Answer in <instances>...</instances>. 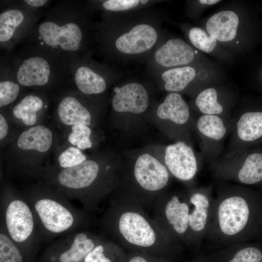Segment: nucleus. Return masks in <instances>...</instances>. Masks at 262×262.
<instances>
[{
    "instance_id": "nucleus-29",
    "label": "nucleus",
    "mask_w": 262,
    "mask_h": 262,
    "mask_svg": "<svg viewBox=\"0 0 262 262\" xmlns=\"http://www.w3.org/2000/svg\"><path fill=\"white\" fill-rule=\"evenodd\" d=\"M127 253L116 242L101 240L85 257L84 262H124Z\"/></svg>"
},
{
    "instance_id": "nucleus-24",
    "label": "nucleus",
    "mask_w": 262,
    "mask_h": 262,
    "mask_svg": "<svg viewBox=\"0 0 262 262\" xmlns=\"http://www.w3.org/2000/svg\"><path fill=\"white\" fill-rule=\"evenodd\" d=\"M225 118L216 115H202L196 120V127L198 133L205 142H221L229 128Z\"/></svg>"
},
{
    "instance_id": "nucleus-12",
    "label": "nucleus",
    "mask_w": 262,
    "mask_h": 262,
    "mask_svg": "<svg viewBox=\"0 0 262 262\" xmlns=\"http://www.w3.org/2000/svg\"><path fill=\"white\" fill-rule=\"evenodd\" d=\"M189 201L188 247L196 253L201 250L211 219L214 197L211 186L187 187Z\"/></svg>"
},
{
    "instance_id": "nucleus-39",
    "label": "nucleus",
    "mask_w": 262,
    "mask_h": 262,
    "mask_svg": "<svg viewBox=\"0 0 262 262\" xmlns=\"http://www.w3.org/2000/svg\"><path fill=\"white\" fill-rule=\"evenodd\" d=\"M200 3L206 5H213L220 1L219 0H200Z\"/></svg>"
},
{
    "instance_id": "nucleus-8",
    "label": "nucleus",
    "mask_w": 262,
    "mask_h": 262,
    "mask_svg": "<svg viewBox=\"0 0 262 262\" xmlns=\"http://www.w3.org/2000/svg\"><path fill=\"white\" fill-rule=\"evenodd\" d=\"M66 64L68 84L78 92L93 98L103 99L108 89L121 76L115 66L97 61L92 56L67 54Z\"/></svg>"
},
{
    "instance_id": "nucleus-19",
    "label": "nucleus",
    "mask_w": 262,
    "mask_h": 262,
    "mask_svg": "<svg viewBox=\"0 0 262 262\" xmlns=\"http://www.w3.org/2000/svg\"><path fill=\"white\" fill-rule=\"evenodd\" d=\"M37 212L45 228L50 232L60 233L73 224L72 213L64 206L50 199H41L35 204Z\"/></svg>"
},
{
    "instance_id": "nucleus-31",
    "label": "nucleus",
    "mask_w": 262,
    "mask_h": 262,
    "mask_svg": "<svg viewBox=\"0 0 262 262\" xmlns=\"http://www.w3.org/2000/svg\"><path fill=\"white\" fill-rule=\"evenodd\" d=\"M188 38L191 44L205 53H210L215 49L217 40L202 28L194 27L187 32Z\"/></svg>"
},
{
    "instance_id": "nucleus-33",
    "label": "nucleus",
    "mask_w": 262,
    "mask_h": 262,
    "mask_svg": "<svg viewBox=\"0 0 262 262\" xmlns=\"http://www.w3.org/2000/svg\"><path fill=\"white\" fill-rule=\"evenodd\" d=\"M22 256L13 242L5 234H0V262H22Z\"/></svg>"
},
{
    "instance_id": "nucleus-34",
    "label": "nucleus",
    "mask_w": 262,
    "mask_h": 262,
    "mask_svg": "<svg viewBox=\"0 0 262 262\" xmlns=\"http://www.w3.org/2000/svg\"><path fill=\"white\" fill-rule=\"evenodd\" d=\"M86 156L77 147H70L60 154L58 162L61 167L66 168L82 163Z\"/></svg>"
},
{
    "instance_id": "nucleus-17",
    "label": "nucleus",
    "mask_w": 262,
    "mask_h": 262,
    "mask_svg": "<svg viewBox=\"0 0 262 262\" xmlns=\"http://www.w3.org/2000/svg\"><path fill=\"white\" fill-rule=\"evenodd\" d=\"M158 91L191 94L197 72L193 65L171 68L148 74Z\"/></svg>"
},
{
    "instance_id": "nucleus-14",
    "label": "nucleus",
    "mask_w": 262,
    "mask_h": 262,
    "mask_svg": "<svg viewBox=\"0 0 262 262\" xmlns=\"http://www.w3.org/2000/svg\"><path fill=\"white\" fill-rule=\"evenodd\" d=\"M193 48L177 37L163 38L146 62L148 74L171 68L192 65L195 59Z\"/></svg>"
},
{
    "instance_id": "nucleus-7",
    "label": "nucleus",
    "mask_w": 262,
    "mask_h": 262,
    "mask_svg": "<svg viewBox=\"0 0 262 262\" xmlns=\"http://www.w3.org/2000/svg\"><path fill=\"white\" fill-rule=\"evenodd\" d=\"M157 95L150 80L133 78L115 83L110 101L114 127L125 136L138 132L148 123Z\"/></svg>"
},
{
    "instance_id": "nucleus-15",
    "label": "nucleus",
    "mask_w": 262,
    "mask_h": 262,
    "mask_svg": "<svg viewBox=\"0 0 262 262\" xmlns=\"http://www.w3.org/2000/svg\"><path fill=\"white\" fill-rule=\"evenodd\" d=\"M104 104V99L87 96L70 90L60 98L57 113L61 122L65 125L90 126L94 112L101 109Z\"/></svg>"
},
{
    "instance_id": "nucleus-11",
    "label": "nucleus",
    "mask_w": 262,
    "mask_h": 262,
    "mask_svg": "<svg viewBox=\"0 0 262 262\" xmlns=\"http://www.w3.org/2000/svg\"><path fill=\"white\" fill-rule=\"evenodd\" d=\"M191 117L190 107L181 95L168 93L154 104L148 117V123L154 125L175 142L183 141L189 144Z\"/></svg>"
},
{
    "instance_id": "nucleus-32",
    "label": "nucleus",
    "mask_w": 262,
    "mask_h": 262,
    "mask_svg": "<svg viewBox=\"0 0 262 262\" xmlns=\"http://www.w3.org/2000/svg\"><path fill=\"white\" fill-rule=\"evenodd\" d=\"M71 132L69 134L68 140L73 146L81 150L90 148L92 147L90 139L92 131L87 126L74 125L71 128Z\"/></svg>"
},
{
    "instance_id": "nucleus-35",
    "label": "nucleus",
    "mask_w": 262,
    "mask_h": 262,
    "mask_svg": "<svg viewBox=\"0 0 262 262\" xmlns=\"http://www.w3.org/2000/svg\"><path fill=\"white\" fill-rule=\"evenodd\" d=\"M124 262H173L172 261L148 253L129 251Z\"/></svg>"
},
{
    "instance_id": "nucleus-2",
    "label": "nucleus",
    "mask_w": 262,
    "mask_h": 262,
    "mask_svg": "<svg viewBox=\"0 0 262 262\" xmlns=\"http://www.w3.org/2000/svg\"><path fill=\"white\" fill-rule=\"evenodd\" d=\"M85 1L59 0L20 44L38 45L64 54L92 56L97 50L98 22Z\"/></svg>"
},
{
    "instance_id": "nucleus-36",
    "label": "nucleus",
    "mask_w": 262,
    "mask_h": 262,
    "mask_svg": "<svg viewBox=\"0 0 262 262\" xmlns=\"http://www.w3.org/2000/svg\"><path fill=\"white\" fill-rule=\"evenodd\" d=\"M23 7L33 10L47 9L52 0H18Z\"/></svg>"
},
{
    "instance_id": "nucleus-16",
    "label": "nucleus",
    "mask_w": 262,
    "mask_h": 262,
    "mask_svg": "<svg viewBox=\"0 0 262 262\" xmlns=\"http://www.w3.org/2000/svg\"><path fill=\"white\" fill-rule=\"evenodd\" d=\"M164 159L173 177L185 184L187 187L193 185L200 165L190 144L179 141L165 146Z\"/></svg>"
},
{
    "instance_id": "nucleus-40",
    "label": "nucleus",
    "mask_w": 262,
    "mask_h": 262,
    "mask_svg": "<svg viewBox=\"0 0 262 262\" xmlns=\"http://www.w3.org/2000/svg\"></svg>"
},
{
    "instance_id": "nucleus-38",
    "label": "nucleus",
    "mask_w": 262,
    "mask_h": 262,
    "mask_svg": "<svg viewBox=\"0 0 262 262\" xmlns=\"http://www.w3.org/2000/svg\"><path fill=\"white\" fill-rule=\"evenodd\" d=\"M207 254L206 252L200 250L196 253L195 256L189 262H205Z\"/></svg>"
},
{
    "instance_id": "nucleus-27",
    "label": "nucleus",
    "mask_w": 262,
    "mask_h": 262,
    "mask_svg": "<svg viewBox=\"0 0 262 262\" xmlns=\"http://www.w3.org/2000/svg\"><path fill=\"white\" fill-rule=\"evenodd\" d=\"M23 88L17 82L4 56H1L0 107H3L14 103L19 97Z\"/></svg>"
},
{
    "instance_id": "nucleus-18",
    "label": "nucleus",
    "mask_w": 262,
    "mask_h": 262,
    "mask_svg": "<svg viewBox=\"0 0 262 262\" xmlns=\"http://www.w3.org/2000/svg\"><path fill=\"white\" fill-rule=\"evenodd\" d=\"M5 219L8 231L14 241L23 242L32 234L33 229L32 213L23 201H12L7 208Z\"/></svg>"
},
{
    "instance_id": "nucleus-26",
    "label": "nucleus",
    "mask_w": 262,
    "mask_h": 262,
    "mask_svg": "<svg viewBox=\"0 0 262 262\" xmlns=\"http://www.w3.org/2000/svg\"><path fill=\"white\" fill-rule=\"evenodd\" d=\"M45 98L36 93L23 96L12 108L13 115L27 126L35 124L37 114L46 107Z\"/></svg>"
},
{
    "instance_id": "nucleus-3",
    "label": "nucleus",
    "mask_w": 262,
    "mask_h": 262,
    "mask_svg": "<svg viewBox=\"0 0 262 262\" xmlns=\"http://www.w3.org/2000/svg\"><path fill=\"white\" fill-rule=\"evenodd\" d=\"M262 236V196L240 185H221L204 242L214 251Z\"/></svg>"
},
{
    "instance_id": "nucleus-9",
    "label": "nucleus",
    "mask_w": 262,
    "mask_h": 262,
    "mask_svg": "<svg viewBox=\"0 0 262 262\" xmlns=\"http://www.w3.org/2000/svg\"><path fill=\"white\" fill-rule=\"evenodd\" d=\"M153 219L166 237L183 248L188 245L189 206L186 191L162 194L153 206Z\"/></svg>"
},
{
    "instance_id": "nucleus-1",
    "label": "nucleus",
    "mask_w": 262,
    "mask_h": 262,
    "mask_svg": "<svg viewBox=\"0 0 262 262\" xmlns=\"http://www.w3.org/2000/svg\"><path fill=\"white\" fill-rule=\"evenodd\" d=\"M97 49L107 63H146L165 33L164 14L152 7L124 13H101Z\"/></svg>"
},
{
    "instance_id": "nucleus-30",
    "label": "nucleus",
    "mask_w": 262,
    "mask_h": 262,
    "mask_svg": "<svg viewBox=\"0 0 262 262\" xmlns=\"http://www.w3.org/2000/svg\"><path fill=\"white\" fill-rule=\"evenodd\" d=\"M195 104L202 115H216L225 118L226 109L220 101L217 89L206 88L198 93Z\"/></svg>"
},
{
    "instance_id": "nucleus-10",
    "label": "nucleus",
    "mask_w": 262,
    "mask_h": 262,
    "mask_svg": "<svg viewBox=\"0 0 262 262\" xmlns=\"http://www.w3.org/2000/svg\"><path fill=\"white\" fill-rule=\"evenodd\" d=\"M0 48L9 53L24 41L48 9H28L18 0H0Z\"/></svg>"
},
{
    "instance_id": "nucleus-28",
    "label": "nucleus",
    "mask_w": 262,
    "mask_h": 262,
    "mask_svg": "<svg viewBox=\"0 0 262 262\" xmlns=\"http://www.w3.org/2000/svg\"><path fill=\"white\" fill-rule=\"evenodd\" d=\"M102 240L88 233L81 232L75 237L73 244L59 257L60 262H80Z\"/></svg>"
},
{
    "instance_id": "nucleus-23",
    "label": "nucleus",
    "mask_w": 262,
    "mask_h": 262,
    "mask_svg": "<svg viewBox=\"0 0 262 262\" xmlns=\"http://www.w3.org/2000/svg\"><path fill=\"white\" fill-rule=\"evenodd\" d=\"M157 0H90L85 1L92 13H124L153 7L161 2Z\"/></svg>"
},
{
    "instance_id": "nucleus-21",
    "label": "nucleus",
    "mask_w": 262,
    "mask_h": 262,
    "mask_svg": "<svg viewBox=\"0 0 262 262\" xmlns=\"http://www.w3.org/2000/svg\"><path fill=\"white\" fill-rule=\"evenodd\" d=\"M239 22V17L235 12L224 10L209 17L206 24V29L217 41L229 42L236 37Z\"/></svg>"
},
{
    "instance_id": "nucleus-20",
    "label": "nucleus",
    "mask_w": 262,
    "mask_h": 262,
    "mask_svg": "<svg viewBox=\"0 0 262 262\" xmlns=\"http://www.w3.org/2000/svg\"><path fill=\"white\" fill-rule=\"evenodd\" d=\"M205 262H262V246L248 242L230 244L207 254Z\"/></svg>"
},
{
    "instance_id": "nucleus-5",
    "label": "nucleus",
    "mask_w": 262,
    "mask_h": 262,
    "mask_svg": "<svg viewBox=\"0 0 262 262\" xmlns=\"http://www.w3.org/2000/svg\"><path fill=\"white\" fill-rule=\"evenodd\" d=\"M164 146L134 150L122 158L115 193L139 203L147 211L167 188L173 177L164 163Z\"/></svg>"
},
{
    "instance_id": "nucleus-4",
    "label": "nucleus",
    "mask_w": 262,
    "mask_h": 262,
    "mask_svg": "<svg viewBox=\"0 0 262 262\" xmlns=\"http://www.w3.org/2000/svg\"><path fill=\"white\" fill-rule=\"evenodd\" d=\"M104 218L108 232L125 249L162 257L177 262L182 248L170 241L139 203L114 193Z\"/></svg>"
},
{
    "instance_id": "nucleus-25",
    "label": "nucleus",
    "mask_w": 262,
    "mask_h": 262,
    "mask_svg": "<svg viewBox=\"0 0 262 262\" xmlns=\"http://www.w3.org/2000/svg\"><path fill=\"white\" fill-rule=\"evenodd\" d=\"M52 142L51 131L44 126L39 125L23 131L17 139V145L22 150L45 152L49 150Z\"/></svg>"
},
{
    "instance_id": "nucleus-13",
    "label": "nucleus",
    "mask_w": 262,
    "mask_h": 262,
    "mask_svg": "<svg viewBox=\"0 0 262 262\" xmlns=\"http://www.w3.org/2000/svg\"><path fill=\"white\" fill-rule=\"evenodd\" d=\"M212 169L218 179L243 185H256L262 182V153L245 154L239 151L214 162Z\"/></svg>"
},
{
    "instance_id": "nucleus-6",
    "label": "nucleus",
    "mask_w": 262,
    "mask_h": 262,
    "mask_svg": "<svg viewBox=\"0 0 262 262\" xmlns=\"http://www.w3.org/2000/svg\"><path fill=\"white\" fill-rule=\"evenodd\" d=\"M21 45L4 56L19 84L48 92L68 84L66 54L36 45Z\"/></svg>"
},
{
    "instance_id": "nucleus-22",
    "label": "nucleus",
    "mask_w": 262,
    "mask_h": 262,
    "mask_svg": "<svg viewBox=\"0 0 262 262\" xmlns=\"http://www.w3.org/2000/svg\"><path fill=\"white\" fill-rule=\"evenodd\" d=\"M234 137L238 148L241 144L262 138V112L247 111L242 114L236 120Z\"/></svg>"
},
{
    "instance_id": "nucleus-37",
    "label": "nucleus",
    "mask_w": 262,
    "mask_h": 262,
    "mask_svg": "<svg viewBox=\"0 0 262 262\" xmlns=\"http://www.w3.org/2000/svg\"><path fill=\"white\" fill-rule=\"evenodd\" d=\"M8 131V125L4 117L0 115V139H4Z\"/></svg>"
}]
</instances>
